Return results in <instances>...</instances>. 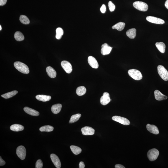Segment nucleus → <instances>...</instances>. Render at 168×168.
I'll return each mask as SVG.
<instances>
[{"label": "nucleus", "mask_w": 168, "mask_h": 168, "mask_svg": "<svg viewBox=\"0 0 168 168\" xmlns=\"http://www.w3.org/2000/svg\"><path fill=\"white\" fill-rule=\"evenodd\" d=\"M14 65L15 68L21 73L24 74H28L29 73V69L27 66L22 62H15L14 63Z\"/></svg>", "instance_id": "nucleus-1"}, {"label": "nucleus", "mask_w": 168, "mask_h": 168, "mask_svg": "<svg viewBox=\"0 0 168 168\" xmlns=\"http://www.w3.org/2000/svg\"><path fill=\"white\" fill-rule=\"evenodd\" d=\"M128 74L130 77L135 80H141L143 78L141 72L136 69H131L128 70Z\"/></svg>", "instance_id": "nucleus-2"}, {"label": "nucleus", "mask_w": 168, "mask_h": 168, "mask_svg": "<svg viewBox=\"0 0 168 168\" xmlns=\"http://www.w3.org/2000/svg\"><path fill=\"white\" fill-rule=\"evenodd\" d=\"M158 74L161 78L165 81L168 80V72L164 66H158L157 68Z\"/></svg>", "instance_id": "nucleus-3"}, {"label": "nucleus", "mask_w": 168, "mask_h": 168, "mask_svg": "<svg viewBox=\"0 0 168 168\" xmlns=\"http://www.w3.org/2000/svg\"><path fill=\"white\" fill-rule=\"evenodd\" d=\"M133 6L138 10L141 11H146L148 10V4L143 2H135L133 3Z\"/></svg>", "instance_id": "nucleus-4"}, {"label": "nucleus", "mask_w": 168, "mask_h": 168, "mask_svg": "<svg viewBox=\"0 0 168 168\" xmlns=\"http://www.w3.org/2000/svg\"><path fill=\"white\" fill-rule=\"evenodd\" d=\"M159 154V152L157 149H152L148 152L147 157L150 161H153L157 159Z\"/></svg>", "instance_id": "nucleus-5"}, {"label": "nucleus", "mask_w": 168, "mask_h": 168, "mask_svg": "<svg viewBox=\"0 0 168 168\" xmlns=\"http://www.w3.org/2000/svg\"><path fill=\"white\" fill-rule=\"evenodd\" d=\"M16 154L20 159L22 160H24L25 159L26 154L25 148L23 146L18 147L16 150Z\"/></svg>", "instance_id": "nucleus-6"}, {"label": "nucleus", "mask_w": 168, "mask_h": 168, "mask_svg": "<svg viewBox=\"0 0 168 168\" xmlns=\"http://www.w3.org/2000/svg\"><path fill=\"white\" fill-rule=\"evenodd\" d=\"M113 121L124 125H129L130 122L129 120L126 118L118 116H114L112 118Z\"/></svg>", "instance_id": "nucleus-7"}, {"label": "nucleus", "mask_w": 168, "mask_h": 168, "mask_svg": "<svg viewBox=\"0 0 168 168\" xmlns=\"http://www.w3.org/2000/svg\"><path fill=\"white\" fill-rule=\"evenodd\" d=\"M62 68L68 74H70L72 71V66L70 62L67 61H63L61 63Z\"/></svg>", "instance_id": "nucleus-8"}, {"label": "nucleus", "mask_w": 168, "mask_h": 168, "mask_svg": "<svg viewBox=\"0 0 168 168\" xmlns=\"http://www.w3.org/2000/svg\"><path fill=\"white\" fill-rule=\"evenodd\" d=\"M111 100L110 99L109 93L107 92H104L100 98V102L101 104L105 106L108 104Z\"/></svg>", "instance_id": "nucleus-9"}, {"label": "nucleus", "mask_w": 168, "mask_h": 168, "mask_svg": "<svg viewBox=\"0 0 168 168\" xmlns=\"http://www.w3.org/2000/svg\"><path fill=\"white\" fill-rule=\"evenodd\" d=\"M146 20L149 22L155 24H163L165 23V21L163 20L153 16H148L146 17Z\"/></svg>", "instance_id": "nucleus-10"}, {"label": "nucleus", "mask_w": 168, "mask_h": 168, "mask_svg": "<svg viewBox=\"0 0 168 168\" xmlns=\"http://www.w3.org/2000/svg\"><path fill=\"white\" fill-rule=\"evenodd\" d=\"M82 134L85 136L93 135L94 134L95 130L90 127L85 126L81 129Z\"/></svg>", "instance_id": "nucleus-11"}, {"label": "nucleus", "mask_w": 168, "mask_h": 168, "mask_svg": "<svg viewBox=\"0 0 168 168\" xmlns=\"http://www.w3.org/2000/svg\"><path fill=\"white\" fill-rule=\"evenodd\" d=\"M50 157L51 160L55 167L57 168H60L61 167V164L58 157L54 154H51Z\"/></svg>", "instance_id": "nucleus-12"}, {"label": "nucleus", "mask_w": 168, "mask_h": 168, "mask_svg": "<svg viewBox=\"0 0 168 168\" xmlns=\"http://www.w3.org/2000/svg\"><path fill=\"white\" fill-rule=\"evenodd\" d=\"M113 47H110L108 44L105 43L102 46L101 53L103 55H108L111 52Z\"/></svg>", "instance_id": "nucleus-13"}, {"label": "nucleus", "mask_w": 168, "mask_h": 168, "mask_svg": "<svg viewBox=\"0 0 168 168\" xmlns=\"http://www.w3.org/2000/svg\"><path fill=\"white\" fill-rule=\"evenodd\" d=\"M88 62L91 66L93 68L97 69L99 67L98 61L94 57L89 56L88 58Z\"/></svg>", "instance_id": "nucleus-14"}, {"label": "nucleus", "mask_w": 168, "mask_h": 168, "mask_svg": "<svg viewBox=\"0 0 168 168\" xmlns=\"http://www.w3.org/2000/svg\"><path fill=\"white\" fill-rule=\"evenodd\" d=\"M155 98L158 101H162L164 100L167 99V97L165 95L158 90H155L154 92Z\"/></svg>", "instance_id": "nucleus-15"}, {"label": "nucleus", "mask_w": 168, "mask_h": 168, "mask_svg": "<svg viewBox=\"0 0 168 168\" xmlns=\"http://www.w3.org/2000/svg\"><path fill=\"white\" fill-rule=\"evenodd\" d=\"M146 128L149 132L155 135H158L159 133V129L154 125L148 124L146 126Z\"/></svg>", "instance_id": "nucleus-16"}, {"label": "nucleus", "mask_w": 168, "mask_h": 168, "mask_svg": "<svg viewBox=\"0 0 168 168\" xmlns=\"http://www.w3.org/2000/svg\"><path fill=\"white\" fill-rule=\"evenodd\" d=\"M24 109L26 113L31 116H39L40 114L39 112L29 107H25Z\"/></svg>", "instance_id": "nucleus-17"}, {"label": "nucleus", "mask_w": 168, "mask_h": 168, "mask_svg": "<svg viewBox=\"0 0 168 168\" xmlns=\"http://www.w3.org/2000/svg\"><path fill=\"white\" fill-rule=\"evenodd\" d=\"M46 70L48 75L50 78H54L56 77L57 76V72L51 66L47 67L46 68Z\"/></svg>", "instance_id": "nucleus-18"}, {"label": "nucleus", "mask_w": 168, "mask_h": 168, "mask_svg": "<svg viewBox=\"0 0 168 168\" xmlns=\"http://www.w3.org/2000/svg\"><path fill=\"white\" fill-rule=\"evenodd\" d=\"M62 105L60 104H57L53 105L51 110L54 114H57L60 112L61 109Z\"/></svg>", "instance_id": "nucleus-19"}, {"label": "nucleus", "mask_w": 168, "mask_h": 168, "mask_svg": "<svg viewBox=\"0 0 168 168\" xmlns=\"http://www.w3.org/2000/svg\"><path fill=\"white\" fill-rule=\"evenodd\" d=\"M36 98L39 101L43 102H46L50 101L51 99V97L50 96L43 95H38L36 96Z\"/></svg>", "instance_id": "nucleus-20"}, {"label": "nucleus", "mask_w": 168, "mask_h": 168, "mask_svg": "<svg viewBox=\"0 0 168 168\" xmlns=\"http://www.w3.org/2000/svg\"><path fill=\"white\" fill-rule=\"evenodd\" d=\"M136 29L134 28L130 29L127 31L126 35L130 39H134L136 37Z\"/></svg>", "instance_id": "nucleus-21"}, {"label": "nucleus", "mask_w": 168, "mask_h": 168, "mask_svg": "<svg viewBox=\"0 0 168 168\" xmlns=\"http://www.w3.org/2000/svg\"><path fill=\"white\" fill-rule=\"evenodd\" d=\"M155 45L160 52L162 53H164L165 51L166 45L164 43L162 42H157Z\"/></svg>", "instance_id": "nucleus-22"}, {"label": "nucleus", "mask_w": 168, "mask_h": 168, "mask_svg": "<svg viewBox=\"0 0 168 168\" xmlns=\"http://www.w3.org/2000/svg\"><path fill=\"white\" fill-rule=\"evenodd\" d=\"M10 129L11 131H14L18 132L23 131L24 129V126L22 125L18 124H15L12 125L10 126Z\"/></svg>", "instance_id": "nucleus-23"}, {"label": "nucleus", "mask_w": 168, "mask_h": 168, "mask_svg": "<svg viewBox=\"0 0 168 168\" xmlns=\"http://www.w3.org/2000/svg\"><path fill=\"white\" fill-rule=\"evenodd\" d=\"M18 93V92L17 91H12L9 92V93L1 95V96L3 98L7 99L12 98V97L17 94Z\"/></svg>", "instance_id": "nucleus-24"}, {"label": "nucleus", "mask_w": 168, "mask_h": 168, "mask_svg": "<svg viewBox=\"0 0 168 168\" xmlns=\"http://www.w3.org/2000/svg\"><path fill=\"white\" fill-rule=\"evenodd\" d=\"M87 90L85 87L80 86L77 88L76 93L79 96H82L86 93Z\"/></svg>", "instance_id": "nucleus-25"}, {"label": "nucleus", "mask_w": 168, "mask_h": 168, "mask_svg": "<svg viewBox=\"0 0 168 168\" xmlns=\"http://www.w3.org/2000/svg\"><path fill=\"white\" fill-rule=\"evenodd\" d=\"M125 26V23L120 22L113 26L112 28L113 29H116L119 31H121L124 29Z\"/></svg>", "instance_id": "nucleus-26"}, {"label": "nucleus", "mask_w": 168, "mask_h": 168, "mask_svg": "<svg viewBox=\"0 0 168 168\" xmlns=\"http://www.w3.org/2000/svg\"><path fill=\"white\" fill-rule=\"evenodd\" d=\"M14 37L16 41H21L24 40V37L22 33L19 31L16 32L14 34Z\"/></svg>", "instance_id": "nucleus-27"}, {"label": "nucleus", "mask_w": 168, "mask_h": 168, "mask_svg": "<svg viewBox=\"0 0 168 168\" xmlns=\"http://www.w3.org/2000/svg\"><path fill=\"white\" fill-rule=\"evenodd\" d=\"M70 148L72 152L75 155L79 154L81 152V149L78 146L71 145L70 146Z\"/></svg>", "instance_id": "nucleus-28"}, {"label": "nucleus", "mask_w": 168, "mask_h": 168, "mask_svg": "<svg viewBox=\"0 0 168 168\" xmlns=\"http://www.w3.org/2000/svg\"><path fill=\"white\" fill-rule=\"evenodd\" d=\"M56 38L57 39L60 40L61 39L62 36L64 34L63 30L60 27L57 28L56 30Z\"/></svg>", "instance_id": "nucleus-29"}, {"label": "nucleus", "mask_w": 168, "mask_h": 168, "mask_svg": "<svg viewBox=\"0 0 168 168\" xmlns=\"http://www.w3.org/2000/svg\"><path fill=\"white\" fill-rule=\"evenodd\" d=\"M54 128L53 127L49 125H47L41 127L40 128L39 130L41 132H51L53 131Z\"/></svg>", "instance_id": "nucleus-30"}, {"label": "nucleus", "mask_w": 168, "mask_h": 168, "mask_svg": "<svg viewBox=\"0 0 168 168\" xmlns=\"http://www.w3.org/2000/svg\"><path fill=\"white\" fill-rule=\"evenodd\" d=\"M81 116V115L80 114H77L72 115L71 117L69 123H73L76 122L80 119Z\"/></svg>", "instance_id": "nucleus-31"}, {"label": "nucleus", "mask_w": 168, "mask_h": 168, "mask_svg": "<svg viewBox=\"0 0 168 168\" xmlns=\"http://www.w3.org/2000/svg\"><path fill=\"white\" fill-rule=\"evenodd\" d=\"M20 21L22 24H29L30 23V20L27 16L21 15L20 17Z\"/></svg>", "instance_id": "nucleus-32"}, {"label": "nucleus", "mask_w": 168, "mask_h": 168, "mask_svg": "<svg viewBox=\"0 0 168 168\" xmlns=\"http://www.w3.org/2000/svg\"><path fill=\"white\" fill-rule=\"evenodd\" d=\"M108 6L111 12H113L115 10V6L111 1H110L108 3Z\"/></svg>", "instance_id": "nucleus-33"}, {"label": "nucleus", "mask_w": 168, "mask_h": 168, "mask_svg": "<svg viewBox=\"0 0 168 168\" xmlns=\"http://www.w3.org/2000/svg\"><path fill=\"white\" fill-rule=\"evenodd\" d=\"M43 164L41 159H38L37 161L36 164V168H42Z\"/></svg>", "instance_id": "nucleus-34"}, {"label": "nucleus", "mask_w": 168, "mask_h": 168, "mask_svg": "<svg viewBox=\"0 0 168 168\" xmlns=\"http://www.w3.org/2000/svg\"><path fill=\"white\" fill-rule=\"evenodd\" d=\"M106 6L105 4H103L100 8V10L102 13H104L106 11Z\"/></svg>", "instance_id": "nucleus-35"}, {"label": "nucleus", "mask_w": 168, "mask_h": 168, "mask_svg": "<svg viewBox=\"0 0 168 168\" xmlns=\"http://www.w3.org/2000/svg\"><path fill=\"white\" fill-rule=\"evenodd\" d=\"M5 164V161L2 159L1 157V156L0 157V166H3Z\"/></svg>", "instance_id": "nucleus-36"}, {"label": "nucleus", "mask_w": 168, "mask_h": 168, "mask_svg": "<svg viewBox=\"0 0 168 168\" xmlns=\"http://www.w3.org/2000/svg\"><path fill=\"white\" fill-rule=\"evenodd\" d=\"M7 0H0V5L3 6L6 4Z\"/></svg>", "instance_id": "nucleus-37"}, {"label": "nucleus", "mask_w": 168, "mask_h": 168, "mask_svg": "<svg viewBox=\"0 0 168 168\" xmlns=\"http://www.w3.org/2000/svg\"><path fill=\"white\" fill-rule=\"evenodd\" d=\"M79 168H84L85 167V164L83 162H81L79 164Z\"/></svg>", "instance_id": "nucleus-38"}, {"label": "nucleus", "mask_w": 168, "mask_h": 168, "mask_svg": "<svg viewBox=\"0 0 168 168\" xmlns=\"http://www.w3.org/2000/svg\"><path fill=\"white\" fill-rule=\"evenodd\" d=\"M115 168H125V167L121 164H116L115 166Z\"/></svg>", "instance_id": "nucleus-39"}, {"label": "nucleus", "mask_w": 168, "mask_h": 168, "mask_svg": "<svg viewBox=\"0 0 168 168\" xmlns=\"http://www.w3.org/2000/svg\"><path fill=\"white\" fill-rule=\"evenodd\" d=\"M165 5L166 8L168 9V0H167V1H166L165 2Z\"/></svg>", "instance_id": "nucleus-40"}, {"label": "nucleus", "mask_w": 168, "mask_h": 168, "mask_svg": "<svg viewBox=\"0 0 168 168\" xmlns=\"http://www.w3.org/2000/svg\"><path fill=\"white\" fill-rule=\"evenodd\" d=\"M2 30V27L1 25H0V30Z\"/></svg>", "instance_id": "nucleus-41"}]
</instances>
